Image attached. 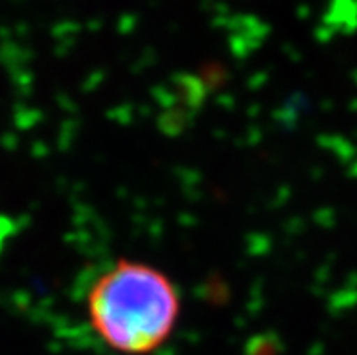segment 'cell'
Here are the masks:
<instances>
[{
	"mask_svg": "<svg viewBox=\"0 0 357 355\" xmlns=\"http://www.w3.org/2000/svg\"><path fill=\"white\" fill-rule=\"evenodd\" d=\"M180 310L174 283L142 261H116L87 292L91 326L109 348L123 355H147L163 347Z\"/></svg>",
	"mask_w": 357,
	"mask_h": 355,
	"instance_id": "1",
	"label": "cell"
}]
</instances>
